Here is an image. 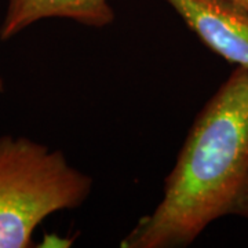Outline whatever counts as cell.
I'll return each instance as SVG.
<instances>
[{
	"instance_id": "5",
	"label": "cell",
	"mask_w": 248,
	"mask_h": 248,
	"mask_svg": "<svg viewBox=\"0 0 248 248\" xmlns=\"http://www.w3.org/2000/svg\"><path fill=\"white\" fill-rule=\"evenodd\" d=\"M228 1H231L233 4H236L237 7L243 10H247L248 11V0H228Z\"/></svg>"
},
{
	"instance_id": "4",
	"label": "cell",
	"mask_w": 248,
	"mask_h": 248,
	"mask_svg": "<svg viewBox=\"0 0 248 248\" xmlns=\"http://www.w3.org/2000/svg\"><path fill=\"white\" fill-rule=\"evenodd\" d=\"M47 18H65L81 25L104 28L115 21L109 0H7L0 40L7 42Z\"/></svg>"
},
{
	"instance_id": "1",
	"label": "cell",
	"mask_w": 248,
	"mask_h": 248,
	"mask_svg": "<svg viewBox=\"0 0 248 248\" xmlns=\"http://www.w3.org/2000/svg\"><path fill=\"white\" fill-rule=\"evenodd\" d=\"M225 217L248 219V69L236 66L197 115L163 196L123 248H179Z\"/></svg>"
},
{
	"instance_id": "3",
	"label": "cell",
	"mask_w": 248,
	"mask_h": 248,
	"mask_svg": "<svg viewBox=\"0 0 248 248\" xmlns=\"http://www.w3.org/2000/svg\"><path fill=\"white\" fill-rule=\"evenodd\" d=\"M214 53L248 69V11L228 0H164Z\"/></svg>"
},
{
	"instance_id": "6",
	"label": "cell",
	"mask_w": 248,
	"mask_h": 248,
	"mask_svg": "<svg viewBox=\"0 0 248 248\" xmlns=\"http://www.w3.org/2000/svg\"><path fill=\"white\" fill-rule=\"evenodd\" d=\"M3 91H4V80L0 76V93H3Z\"/></svg>"
},
{
	"instance_id": "2",
	"label": "cell",
	"mask_w": 248,
	"mask_h": 248,
	"mask_svg": "<svg viewBox=\"0 0 248 248\" xmlns=\"http://www.w3.org/2000/svg\"><path fill=\"white\" fill-rule=\"evenodd\" d=\"M91 189V177L61 151L27 137H0V248L29 247L47 217L79 208Z\"/></svg>"
}]
</instances>
